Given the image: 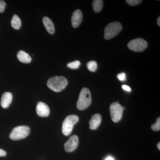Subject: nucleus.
Listing matches in <instances>:
<instances>
[{"label": "nucleus", "instance_id": "nucleus-1", "mask_svg": "<svg viewBox=\"0 0 160 160\" xmlns=\"http://www.w3.org/2000/svg\"><path fill=\"white\" fill-rule=\"evenodd\" d=\"M68 83V80L64 77L55 76L48 80L47 86L52 91L59 92L66 88Z\"/></svg>", "mask_w": 160, "mask_h": 160}, {"label": "nucleus", "instance_id": "nucleus-2", "mask_svg": "<svg viewBox=\"0 0 160 160\" xmlns=\"http://www.w3.org/2000/svg\"><path fill=\"white\" fill-rule=\"evenodd\" d=\"M92 98L90 90L83 88L80 92L77 106L79 110H82L88 108L91 104Z\"/></svg>", "mask_w": 160, "mask_h": 160}, {"label": "nucleus", "instance_id": "nucleus-3", "mask_svg": "<svg viewBox=\"0 0 160 160\" xmlns=\"http://www.w3.org/2000/svg\"><path fill=\"white\" fill-rule=\"evenodd\" d=\"M122 28V24L118 22H113L106 26L104 31V38L109 40L114 38L121 31Z\"/></svg>", "mask_w": 160, "mask_h": 160}, {"label": "nucleus", "instance_id": "nucleus-4", "mask_svg": "<svg viewBox=\"0 0 160 160\" xmlns=\"http://www.w3.org/2000/svg\"><path fill=\"white\" fill-rule=\"evenodd\" d=\"M30 133V128L29 126H17L12 129L9 135V138L11 140L17 141L25 138Z\"/></svg>", "mask_w": 160, "mask_h": 160}, {"label": "nucleus", "instance_id": "nucleus-5", "mask_svg": "<svg viewBox=\"0 0 160 160\" xmlns=\"http://www.w3.org/2000/svg\"><path fill=\"white\" fill-rule=\"evenodd\" d=\"M79 117L75 115L68 116L64 120L62 127L63 134L65 136H69L72 132L73 126L78 122Z\"/></svg>", "mask_w": 160, "mask_h": 160}, {"label": "nucleus", "instance_id": "nucleus-6", "mask_svg": "<svg viewBox=\"0 0 160 160\" xmlns=\"http://www.w3.org/2000/svg\"><path fill=\"white\" fill-rule=\"evenodd\" d=\"M148 46L146 41L141 38L134 39L128 43L127 46L130 50L135 52H141L145 50Z\"/></svg>", "mask_w": 160, "mask_h": 160}, {"label": "nucleus", "instance_id": "nucleus-7", "mask_svg": "<svg viewBox=\"0 0 160 160\" xmlns=\"http://www.w3.org/2000/svg\"><path fill=\"white\" fill-rule=\"evenodd\" d=\"M109 109L112 121L114 122H119L122 116L123 107L119 103L114 102L112 103Z\"/></svg>", "mask_w": 160, "mask_h": 160}, {"label": "nucleus", "instance_id": "nucleus-8", "mask_svg": "<svg viewBox=\"0 0 160 160\" xmlns=\"http://www.w3.org/2000/svg\"><path fill=\"white\" fill-rule=\"evenodd\" d=\"M78 143L79 139L77 136H72L64 145L65 150L67 152H71L74 151L77 148Z\"/></svg>", "mask_w": 160, "mask_h": 160}, {"label": "nucleus", "instance_id": "nucleus-9", "mask_svg": "<svg viewBox=\"0 0 160 160\" xmlns=\"http://www.w3.org/2000/svg\"><path fill=\"white\" fill-rule=\"evenodd\" d=\"M37 113L41 117H47L50 113V109L48 105L42 102H39L36 107Z\"/></svg>", "mask_w": 160, "mask_h": 160}, {"label": "nucleus", "instance_id": "nucleus-10", "mask_svg": "<svg viewBox=\"0 0 160 160\" xmlns=\"http://www.w3.org/2000/svg\"><path fill=\"white\" fill-rule=\"evenodd\" d=\"M83 20L82 12L80 9L74 11L72 16L71 23L72 27L77 28L81 25Z\"/></svg>", "mask_w": 160, "mask_h": 160}, {"label": "nucleus", "instance_id": "nucleus-11", "mask_svg": "<svg viewBox=\"0 0 160 160\" xmlns=\"http://www.w3.org/2000/svg\"><path fill=\"white\" fill-rule=\"evenodd\" d=\"M12 94L9 92H5L1 98V105L4 109H7L10 106L12 102Z\"/></svg>", "mask_w": 160, "mask_h": 160}, {"label": "nucleus", "instance_id": "nucleus-12", "mask_svg": "<svg viewBox=\"0 0 160 160\" xmlns=\"http://www.w3.org/2000/svg\"><path fill=\"white\" fill-rule=\"evenodd\" d=\"M102 122V116L101 115L97 113L92 115L89 121V129L94 130L97 129Z\"/></svg>", "mask_w": 160, "mask_h": 160}, {"label": "nucleus", "instance_id": "nucleus-13", "mask_svg": "<svg viewBox=\"0 0 160 160\" xmlns=\"http://www.w3.org/2000/svg\"><path fill=\"white\" fill-rule=\"evenodd\" d=\"M43 23L46 27V30L50 34H52L54 33L55 28L54 24L52 20L47 17H45L43 18Z\"/></svg>", "mask_w": 160, "mask_h": 160}, {"label": "nucleus", "instance_id": "nucleus-14", "mask_svg": "<svg viewBox=\"0 0 160 160\" xmlns=\"http://www.w3.org/2000/svg\"><path fill=\"white\" fill-rule=\"evenodd\" d=\"M18 60L23 63H29L31 62L32 58L26 52L20 50L18 52Z\"/></svg>", "mask_w": 160, "mask_h": 160}, {"label": "nucleus", "instance_id": "nucleus-15", "mask_svg": "<svg viewBox=\"0 0 160 160\" xmlns=\"http://www.w3.org/2000/svg\"><path fill=\"white\" fill-rule=\"evenodd\" d=\"M11 26L12 28L16 30L20 29L22 25L21 20L17 15H14L11 20Z\"/></svg>", "mask_w": 160, "mask_h": 160}, {"label": "nucleus", "instance_id": "nucleus-16", "mask_svg": "<svg viewBox=\"0 0 160 160\" xmlns=\"http://www.w3.org/2000/svg\"><path fill=\"white\" fill-rule=\"evenodd\" d=\"M92 6L93 11L96 13H98L102 9L103 1L101 0H95L92 2Z\"/></svg>", "mask_w": 160, "mask_h": 160}, {"label": "nucleus", "instance_id": "nucleus-17", "mask_svg": "<svg viewBox=\"0 0 160 160\" xmlns=\"http://www.w3.org/2000/svg\"><path fill=\"white\" fill-rule=\"evenodd\" d=\"M87 67L89 71L92 72H94L97 69V63L94 61H90L87 63Z\"/></svg>", "mask_w": 160, "mask_h": 160}, {"label": "nucleus", "instance_id": "nucleus-18", "mask_svg": "<svg viewBox=\"0 0 160 160\" xmlns=\"http://www.w3.org/2000/svg\"><path fill=\"white\" fill-rule=\"evenodd\" d=\"M81 63L79 61H75L67 64V66L69 69H78L80 67Z\"/></svg>", "mask_w": 160, "mask_h": 160}, {"label": "nucleus", "instance_id": "nucleus-19", "mask_svg": "<svg viewBox=\"0 0 160 160\" xmlns=\"http://www.w3.org/2000/svg\"><path fill=\"white\" fill-rule=\"evenodd\" d=\"M151 129L153 131H159L160 129V118H158L156 122L151 126Z\"/></svg>", "mask_w": 160, "mask_h": 160}, {"label": "nucleus", "instance_id": "nucleus-20", "mask_svg": "<svg viewBox=\"0 0 160 160\" xmlns=\"http://www.w3.org/2000/svg\"><path fill=\"white\" fill-rule=\"evenodd\" d=\"M126 3L131 6H135L139 5L142 2V1L140 0H127Z\"/></svg>", "mask_w": 160, "mask_h": 160}, {"label": "nucleus", "instance_id": "nucleus-21", "mask_svg": "<svg viewBox=\"0 0 160 160\" xmlns=\"http://www.w3.org/2000/svg\"><path fill=\"white\" fill-rule=\"evenodd\" d=\"M6 7V2L4 1H0V13L4 12Z\"/></svg>", "mask_w": 160, "mask_h": 160}, {"label": "nucleus", "instance_id": "nucleus-22", "mask_svg": "<svg viewBox=\"0 0 160 160\" xmlns=\"http://www.w3.org/2000/svg\"><path fill=\"white\" fill-rule=\"evenodd\" d=\"M118 79L121 81H124L126 80V74L125 72H122L118 74L117 76Z\"/></svg>", "mask_w": 160, "mask_h": 160}, {"label": "nucleus", "instance_id": "nucleus-23", "mask_svg": "<svg viewBox=\"0 0 160 160\" xmlns=\"http://www.w3.org/2000/svg\"><path fill=\"white\" fill-rule=\"evenodd\" d=\"M122 89H124V90H125V91L128 92L131 91V88H130L129 86H127V85H123V86H122Z\"/></svg>", "mask_w": 160, "mask_h": 160}, {"label": "nucleus", "instance_id": "nucleus-24", "mask_svg": "<svg viewBox=\"0 0 160 160\" xmlns=\"http://www.w3.org/2000/svg\"><path fill=\"white\" fill-rule=\"evenodd\" d=\"M6 152L5 150L3 149H0V157L6 156Z\"/></svg>", "mask_w": 160, "mask_h": 160}, {"label": "nucleus", "instance_id": "nucleus-25", "mask_svg": "<svg viewBox=\"0 0 160 160\" xmlns=\"http://www.w3.org/2000/svg\"><path fill=\"white\" fill-rule=\"evenodd\" d=\"M157 24L158 26H160V17H159L157 19Z\"/></svg>", "mask_w": 160, "mask_h": 160}, {"label": "nucleus", "instance_id": "nucleus-26", "mask_svg": "<svg viewBox=\"0 0 160 160\" xmlns=\"http://www.w3.org/2000/svg\"><path fill=\"white\" fill-rule=\"evenodd\" d=\"M105 160H114V159L112 158L109 157L107 158Z\"/></svg>", "mask_w": 160, "mask_h": 160}, {"label": "nucleus", "instance_id": "nucleus-27", "mask_svg": "<svg viewBox=\"0 0 160 160\" xmlns=\"http://www.w3.org/2000/svg\"><path fill=\"white\" fill-rule=\"evenodd\" d=\"M157 146H158V149L159 150H160V142H159L158 143Z\"/></svg>", "mask_w": 160, "mask_h": 160}]
</instances>
